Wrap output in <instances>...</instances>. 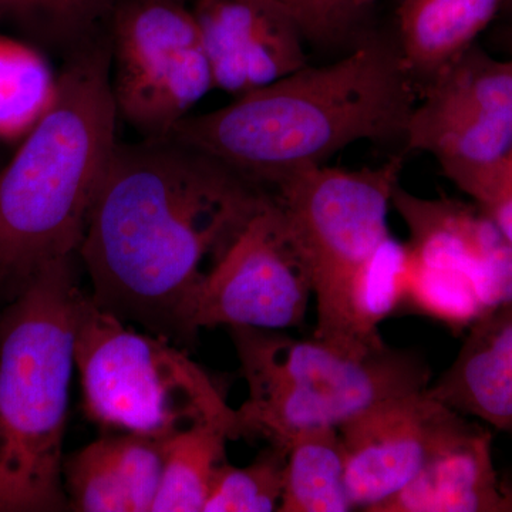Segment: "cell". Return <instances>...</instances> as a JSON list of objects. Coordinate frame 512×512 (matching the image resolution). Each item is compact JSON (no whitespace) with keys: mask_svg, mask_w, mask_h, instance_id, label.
<instances>
[{"mask_svg":"<svg viewBox=\"0 0 512 512\" xmlns=\"http://www.w3.org/2000/svg\"><path fill=\"white\" fill-rule=\"evenodd\" d=\"M271 194L174 138L117 141L79 249L90 296L154 335L190 343L198 286Z\"/></svg>","mask_w":512,"mask_h":512,"instance_id":"1","label":"cell"},{"mask_svg":"<svg viewBox=\"0 0 512 512\" xmlns=\"http://www.w3.org/2000/svg\"><path fill=\"white\" fill-rule=\"evenodd\" d=\"M414 106L399 49L373 39L338 62L308 63L222 109L188 114L167 137L271 188L357 141L404 140Z\"/></svg>","mask_w":512,"mask_h":512,"instance_id":"2","label":"cell"},{"mask_svg":"<svg viewBox=\"0 0 512 512\" xmlns=\"http://www.w3.org/2000/svg\"><path fill=\"white\" fill-rule=\"evenodd\" d=\"M117 119L104 30L66 57L52 107L0 168V308L46 266L79 255Z\"/></svg>","mask_w":512,"mask_h":512,"instance_id":"3","label":"cell"},{"mask_svg":"<svg viewBox=\"0 0 512 512\" xmlns=\"http://www.w3.org/2000/svg\"><path fill=\"white\" fill-rule=\"evenodd\" d=\"M79 255L0 308V512L69 510L63 441L84 293Z\"/></svg>","mask_w":512,"mask_h":512,"instance_id":"4","label":"cell"},{"mask_svg":"<svg viewBox=\"0 0 512 512\" xmlns=\"http://www.w3.org/2000/svg\"><path fill=\"white\" fill-rule=\"evenodd\" d=\"M228 329L249 389L237 409L241 439L288 448L302 431L342 426L373 404L430 386L429 365L410 350L352 355L284 330Z\"/></svg>","mask_w":512,"mask_h":512,"instance_id":"5","label":"cell"},{"mask_svg":"<svg viewBox=\"0 0 512 512\" xmlns=\"http://www.w3.org/2000/svg\"><path fill=\"white\" fill-rule=\"evenodd\" d=\"M74 360L84 412L103 429L167 439L217 421L241 439L237 409L201 366L165 336L128 328L92 296L80 305Z\"/></svg>","mask_w":512,"mask_h":512,"instance_id":"6","label":"cell"},{"mask_svg":"<svg viewBox=\"0 0 512 512\" xmlns=\"http://www.w3.org/2000/svg\"><path fill=\"white\" fill-rule=\"evenodd\" d=\"M402 165V157L360 170L313 165L285 175L269 188L311 271L318 318L313 338L352 355L373 350L357 348L350 336V284L357 269L390 235L387 217Z\"/></svg>","mask_w":512,"mask_h":512,"instance_id":"7","label":"cell"},{"mask_svg":"<svg viewBox=\"0 0 512 512\" xmlns=\"http://www.w3.org/2000/svg\"><path fill=\"white\" fill-rule=\"evenodd\" d=\"M119 117L164 138L214 89L191 8L180 0H119L106 26Z\"/></svg>","mask_w":512,"mask_h":512,"instance_id":"8","label":"cell"},{"mask_svg":"<svg viewBox=\"0 0 512 512\" xmlns=\"http://www.w3.org/2000/svg\"><path fill=\"white\" fill-rule=\"evenodd\" d=\"M404 140L473 200L512 154V57L468 47L424 84Z\"/></svg>","mask_w":512,"mask_h":512,"instance_id":"9","label":"cell"},{"mask_svg":"<svg viewBox=\"0 0 512 512\" xmlns=\"http://www.w3.org/2000/svg\"><path fill=\"white\" fill-rule=\"evenodd\" d=\"M312 296L305 256L271 194L198 286L187 313L188 335L192 342L198 330L215 326L299 328Z\"/></svg>","mask_w":512,"mask_h":512,"instance_id":"10","label":"cell"},{"mask_svg":"<svg viewBox=\"0 0 512 512\" xmlns=\"http://www.w3.org/2000/svg\"><path fill=\"white\" fill-rule=\"evenodd\" d=\"M470 423L426 389L373 404L339 426L355 510L373 512L400 493Z\"/></svg>","mask_w":512,"mask_h":512,"instance_id":"11","label":"cell"},{"mask_svg":"<svg viewBox=\"0 0 512 512\" xmlns=\"http://www.w3.org/2000/svg\"><path fill=\"white\" fill-rule=\"evenodd\" d=\"M214 89L235 97L308 64L301 29L271 0H195Z\"/></svg>","mask_w":512,"mask_h":512,"instance_id":"12","label":"cell"},{"mask_svg":"<svg viewBox=\"0 0 512 512\" xmlns=\"http://www.w3.org/2000/svg\"><path fill=\"white\" fill-rule=\"evenodd\" d=\"M392 207L409 229L416 261L470 276L485 313L512 302V245L476 204L421 198L399 185Z\"/></svg>","mask_w":512,"mask_h":512,"instance_id":"13","label":"cell"},{"mask_svg":"<svg viewBox=\"0 0 512 512\" xmlns=\"http://www.w3.org/2000/svg\"><path fill=\"white\" fill-rule=\"evenodd\" d=\"M373 512H512V480L495 468L491 427L471 421L412 483Z\"/></svg>","mask_w":512,"mask_h":512,"instance_id":"14","label":"cell"},{"mask_svg":"<svg viewBox=\"0 0 512 512\" xmlns=\"http://www.w3.org/2000/svg\"><path fill=\"white\" fill-rule=\"evenodd\" d=\"M427 393L512 436V302L470 326L456 359Z\"/></svg>","mask_w":512,"mask_h":512,"instance_id":"15","label":"cell"},{"mask_svg":"<svg viewBox=\"0 0 512 512\" xmlns=\"http://www.w3.org/2000/svg\"><path fill=\"white\" fill-rule=\"evenodd\" d=\"M505 0H400L399 52L407 72L429 83L473 45Z\"/></svg>","mask_w":512,"mask_h":512,"instance_id":"16","label":"cell"},{"mask_svg":"<svg viewBox=\"0 0 512 512\" xmlns=\"http://www.w3.org/2000/svg\"><path fill=\"white\" fill-rule=\"evenodd\" d=\"M355 510L346 484V456L338 427L302 431L289 443L281 512Z\"/></svg>","mask_w":512,"mask_h":512,"instance_id":"17","label":"cell"},{"mask_svg":"<svg viewBox=\"0 0 512 512\" xmlns=\"http://www.w3.org/2000/svg\"><path fill=\"white\" fill-rule=\"evenodd\" d=\"M228 440H237V434L228 424L217 421L192 424L168 437L153 511H204L215 473L227 461Z\"/></svg>","mask_w":512,"mask_h":512,"instance_id":"18","label":"cell"},{"mask_svg":"<svg viewBox=\"0 0 512 512\" xmlns=\"http://www.w3.org/2000/svg\"><path fill=\"white\" fill-rule=\"evenodd\" d=\"M412 262L409 244L389 235L357 269L348 296L349 332L357 348L386 346L379 326L403 308Z\"/></svg>","mask_w":512,"mask_h":512,"instance_id":"19","label":"cell"},{"mask_svg":"<svg viewBox=\"0 0 512 512\" xmlns=\"http://www.w3.org/2000/svg\"><path fill=\"white\" fill-rule=\"evenodd\" d=\"M59 89L40 47L0 35V144L19 143L52 107Z\"/></svg>","mask_w":512,"mask_h":512,"instance_id":"20","label":"cell"},{"mask_svg":"<svg viewBox=\"0 0 512 512\" xmlns=\"http://www.w3.org/2000/svg\"><path fill=\"white\" fill-rule=\"evenodd\" d=\"M119 0H0V29L64 57L106 30Z\"/></svg>","mask_w":512,"mask_h":512,"instance_id":"21","label":"cell"},{"mask_svg":"<svg viewBox=\"0 0 512 512\" xmlns=\"http://www.w3.org/2000/svg\"><path fill=\"white\" fill-rule=\"evenodd\" d=\"M63 484L69 510L134 512L119 434L100 437L64 457Z\"/></svg>","mask_w":512,"mask_h":512,"instance_id":"22","label":"cell"},{"mask_svg":"<svg viewBox=\"0 0 512 512\" xmlns=\"http://www.w3.org/2000/svg\"><path fill=\"white\" fill-rule=\"evenodd\" d=\"M288 448L269 443L251 464L218 467L202 512L278 511L284 495Z\"/></svg>","mask_w":512,"mask_h":512,"instance_id":"23","label":"cell"},{"mask_svg":"<svg viewBox=\"0 0 512 512\" xmlns=\"http://www.w3.org/2000/svg\"><path fill=\"white\" fill-rule=\"evenodd\" d=\"M403 308L437 320L454 333L470 329L485 315L470 276L453 269L420 264L414 256Z\"/></svg>","mask_w":512,"mask_h":512,"instance_id":"24","label":"cell"},{"mask_svg":"<svg viewBox=\"0 0 512 512\" xmlns=\"http://www.w3.org/2000/svg\"><path fill=\"white\" fill-rule=\"evenodd\" d=\"M285 10L305 40L339 42L352 35L369 15L376 0H271Z\"/></svg>","mask_w":512,"mask_h":512,"instance_id":"25","label":"cell"},{"mask_svg":"<svg viewBox=\"0 0 512 512\" xmlns=\"http://www.w3.org/2000/svg\"><path fill=\"white\" fill-rule=\"evenodd\" d=\"M473 201L512 245V154Z\"/></svg>","mask_w":512,"mask_h":512,"instance_id":"26","label":"cell"},{"mask_svg":"<svg viewBox=\"0 0 512 512\" xmlns=\"http://www.w3.org/2000/svg\"><path fill=\"white\" fill-rule=\"evenodd\" d=\"M504 15L510 16L512 18V0H505L503 12Z\"/></svg>","mask_w":512,"mask_h":512,"instance_id":"27","label":"cell"},{"mask_svg":"<svg viewBox=\"0 0 512 512\" xmlns=\"http://www.w3.org/2000/svg\"><path fill=\"white\" fill-rule=\"evenodd\" d=\"M507 49H508V56L512 57V28L510 29V32H508V35H507Z\"/></svg>","mask_w":512,"mask_h":512,"instance_id":"28","label":"cell"},{"mask_svg":"<svg viewBox=\"0 0 512 512\" xmlns=\"http://www.w3.org/2000/svg\"><path fill=\"white\" fill-rule=\"evenodd\" d=\"M180 2H185V3H187V0H180Z\"/></svg>","mask_w":512,"mask_h":512,"instance_id":"29","label":"cell"},{"mask_svg":"<svg viewBox=\"0 0 512 512\" xmlns=\"http://www.w3.org/2000/svg\"><path fill=\"white\" fill-rule=\"evenodd\" d=\"M0 168H2V165H0Z\"/></svg>","mask_w":512,"mask_h":512,"instance_id":"30","label":"cell"},{"mask_svg":"<svg viewBox=\"0 0 512 512\" xmlns=\"http://www.w3.org/2000/svg\"><path fill=\"white\" fill-rule=\"evenodd\" d=\"M512 437V436H511Z\"/></svg>","mask_w":512,"mask_h":512,"instance_id":"31","label":"cell"}]
</instances>
